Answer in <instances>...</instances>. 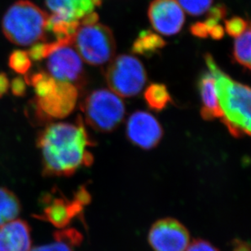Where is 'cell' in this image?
<instances>
[{
    "label": "cell",
    "instance_id": "obj_3",
    "mask_svg": "<svg viewBox=\"0 0 251 251\" xmlns=\"http://www.w3.org/2000/svg\"><path fill=\"white\" fill-rule=\"evenodd\" d=\"M49 15L29 0H19L5 12L4 36L18 46H29L45 39Z\"/></svg>",
    "mask_w": 251,
    "mask_h": 251
},
{
    "label": "cell",
    "instance_id": "obj_16",
    "mask_svg": "<svg viewBox=\"0 0 251 251\" xmlns=\"http://www.w3.org/2000/svg\"><path fill=\"white\" fill-rule=\"evenodd\" d=\"M166 44L164 39L158 34L150 30H144L133 43L131 51L133 53L150 57L157 54Z\"/></svg>",
    "mask_w": 251,
    "mask_h": 251
},
{
    "label": "cell",
    "instance_id": "obj_8",
    "mask_svg": "<svg viewBox=\"0 0 251 251\" xmlns=\"http://www.w3.org/2000/svg\"><path fill=\"white\" fill-rule=\"evenodd\" d=\"M49 44V52L45 58L49 75L56 81L69 82L79 89L85 84L84 70L79 54L69 42Z\"/></svg>",
    "mask_w": 251,
    "mask_h": 251
},
{
    "label": "cell",
    "instance_id": "obj_29",
    "mask_svg": "<svg viewBox=\"0 0 251 251\" xmlns=\"http://www.w3.org/2000/svg\"><path fill=\"white\" fill-rule=\"evenodd\" d=\"M74 199L79 202L82 206H85L92 201V196L84 186H81L75 192Z\"/></svg>",
    "mask_w": 251,
    "mask_h": 251
},
{
    "label": "cell",
    "instance_id": "obj_14",
    "mask_svg": "<svg viewBox=\"0 0 251 251\" xmlns=\"http://www.w3.org/2000/svg\"><path fill=\"white\" fill-rule=\"evenodd\" d=\"M31 228L25 220H15L0 227V251H29Z\"/></svg>",
    "mask_w": 251,
    "mask_h": 251
},
{
    "label": "cell",
    "instance_id": "obj_6",
    "mask_svg": "<svg viewBox=\"0 0 251 251\" xmlns=\"http://www.w3.org/2000/svg\"><path fill=\"white\" fill-rule=\"evenodd\" d=\"M85 120L91 127L100 132H112L122 122L126 114L125 104L114 92L97 89L87 95L81 104Z\"/></svg>",
    "mask_w": 251,
    "mask_h": 251
},
{
    "label": "cell",
    "instance_id": "obj_11",
    "mask_svg": "<svg viewBox=\"0 0 251 251\" xmlns=\"http://www.w3.org/2000/svg\"><path fill=\"white\" fill-rule=\"evenodd\" d=\"M148 15L152 28L165 36L178 34L185 22L184 11L177 0H153Z\"/></svg>",
    "mask_w": 251,
    "mask_h": 251
},
{
    "label": "cell",
    "instance_id": "obj_32",
    "mask_svg": "<svg viewBox=\"0 0 251 251\" xmlns=\"http://www.w3.org/2000/svg\"><path fill=\"white\" fill-rule=\"evenodd\" d=\"M248 69H249V70H251V65H249V66H248Z\"/></svg>",
    "mask_w": 251,
    "mask_h": 251
},
{
    "label": "cell",
    "instance_id": "obj_12",
    "mask_svg": "<svg viewBox=\"0 0 251 251\" xmlns=\"http://www.w3.org/2000/svg\"><path fill=\"white\" fill-rule=\"evenodd\" d=\"M162 126L153 115L145 111H136L126 123V136L133 145L143 150L156 147L162 140Z\"/></svg>",
    "mask_w": 251,
    "mask_h": 251
},
{
    "label": "cell",
    "instance_id": "obj_15",
    "mask_svg": "<svg viewBox=\"0 0 251 251\" xmlns=\"http://www.w3.org/2000/svg\"><path fill=\"white\" fill-rule=\"evenodd\" d=\"M198 87L202 107L201 114L205 120L222 119L223 111L218 97L216 82L212 73L204 72L198 78Z\"/></svg>",
    "mask_w": 251,
    "mask_h": 251
},
{
    "label": "cell",
    "instance_id": "obj_5",
    "mask_svg": "<svg viewBox=\"0 0 251 251\" xmlns=\"http://www.w3.org/2000/svg\"><path fill=\"white\" fill-rule=\"evenodd\" d=\"M101 2L102 0H46L51 12L48 30L56 37V41L73 44V38L78 26L95 13Z\"/></svg>",
    "mask_w": 251,
    "mask_h": 251
},
{
    "label": "cell",
    "instance_id": "obj_25",
    "mask_svg": "<svg viewBox=\"0 0 251 251\" xmlns=\"http://www.w3.org/2000/svg\"><path fill=\"white\" fill-rule=\"evenodd\" d=\"M49 43H36L27 51L31 61H41L46 58L49 52Z\"/></svg>",
    "mask_w": 251,
    "mask_h": 251
},
{
    "label": "cell",
    "instance_id": "obj_26",
    "mask_svg": "<svg viewBox=\"0 0 251 251\" xmlns=\"http://www.w3.org/2000/svg\"><path fill=\"white\" fill-rule=\"evenodd\" d=\"M29 251H74V250L73 247L70 245L60 241H56L54 243L34 247Z\"/></svg>",
    "mask_w": 251,
    "mask_h": 251
},
{
    "label": "cell",
    "instance_id": "obj_28",
    "mask_svg": "<svg viewBox=\"0 0 251 251\" xmlns=\"http://www.w3.org/2000/svg\"><path fill=\"white\" fill-rule=\"evenodd\" d=\"M185 251H220L214 247L210 242H206L205 240H194L190 246L188 247V249Z\"/></svg>",
    "mask_w": 251,
    "mask_h": 251
},
{
    "label": "cell",
    "instance_id": "obj_9",
    "mask_svg": "<svg viewBox=\"0 0 251 251\" xmlns=\"http://www.w3.org/2000/svg\"><path fill=\"white\" fill-rule=\"evenodd\" d=\"M78 89L69 82H59L52 92L41 98H35L29 112H34V121L48 122L69 116L75 109Z\"/></svg>",
    "mask_w": 251,
    "mask_h": 251
},
{
    "label": "cell",
    "instance_id": "obj_13",
    "mask_svg": "<svg viewBox=\"0 0 251 251\" xmlns=\"http://www.w3.org/2000/svg\"><path fill=\"white\" fill-rule=\"evenodd\" d=\"M44 207L40 215H34L39 220H44L57 228H65L75 219L83 217V207L77 201L69 200L65 197H54L46 194L43 198Z\"/></svg>",
    "mask_w": 251,
    "mask_h": 251
},
{
    "label": "cell",
    "instance_id": "obj_21",
    "mask_svg": "<svg viewBox=\"0 0 251 251\" xmlns=\"http://www.w3.org/2000/svg\"><path fill=\"white\" fill-rule=\"evenodd\" d=\"M8 65L17 74L25 75L31 67V59L27 51L15 50L9 56Z\"/></svg>",
    "mask_w": 251,
    "mask_h": 251
},
{
    "label": "cell",
    "instance_id": "obj_4",
    "mask_svg": "<svg viewBox=\"0 0 251 251\" xmlns=\"http://www.w3.org/2000/svg\"><path fill=\"white\" fill-rule=\"evenodd\" d=\"M98 21L95 12L80 25L73 38V45L82 60L94 66L110 62L116 51L113 32Z\"/></svg>",
    "mask_w": 251,
    "mask_h": 251
},
{
    "label": "cell",
    "instance_id": "obj_19",
    "mask_svg": "<svg viewBox=\"0 0 251 251\" xmlns=\"http://www.w3.org/2000/svg\"><path fill=\"white\" fill-rule=\"evenodd\" d=\"M25 80L27 84L34 87L37 98H41L49 95L53 91L57 83L55 78L51 77L49 73L44 71H39L31 75L27 74Z\"/></svg>",
    "mask_w": 251,
    "mask_h": 251
},
{
    "label": "cell",
    "instance_id": "obj_2",
    "mask_svg": "<svg viewBox=\"0 0 251 251\" xmlns=\"http://www.w3.org/2000/svg\"><path fill=\"white\" fill-rule=\"evenodd\" d=\"M205 61L216 82L223 124L234 137L251 136V87L232 79L210 54L205 55Z\"/></svg>",
    "mask_w": 251,
    "mask_h": 251
},
{
    "label": "cell",
    "instance_id": "obj_18",
    "mask_svg": "<svg viewBox=\"0 0 251 251\" xmlns=\"http://www.w3.org/2000/svg\"><path fill=\"white\" fill-rule=\"evenodd\" d=\"M145 100L150 109L155 111H162L172 101L167 87L162 83H152L146 88Z\"/></svg>",
    "mask_w": 251,
    "mask_h": 251
},
{
    "label": "cell",
    "instance_id": "obj_33",
    "mask_svg": "<svg viewBox=\"0 0 251 251\" xmlns=\"http://www.w3.org/2000/svg\"><path fill=\"white\" fill-rule=\"evenodd\" d=\"M249 27H250V28H251V22H249Z\"/></svg>",
    "mask_w": 251,
    "mask_h": 251
},
{
    "label": "cell",
    "instance_id": "obj_20",
    "mask_svg": "<svg viewBox=\"0 0 251 251\" xmlns=\"http://www.w3.org/2000/svg\"><path fill=\"white\" fill-rule=\"evenodd\" d=\"M232 56L238 64L248 68L251 64V29L236 39Z\"/></svg>",
    "mask_w": 251,
    "mask_h": 251
},
{
    "label": "cell",
    "instance_id": "obj_27",
    "mask_svg": "<svg viewBox=\"0 0 251 251\" xmlns=\"http://www.w3.org/2000/svg\"><path fill=\"white\" fill-rule=\"evenodd\" d=\"M27 83L25 78L21 77H15L12 79L10 87L12 91V94L15 97H24L26 93Z\"/></svg>",
    "mask_w": 251,
    "mask_h": 251
},
{
    "label": "cell",
    "instance_id": "obj_24",
    "mask_svg": "<svg viewBox=\"0 0 251 251\" xmlns=\"http://www.w3.org/2000/svg\"><path fill=\"white\" fill-rule=\"evenodd\" d=\"M55 239L56 241L64 242L70 245L71 247L79 246L82 241V236L78 231L76 229H62L55 232Z\"/></svg>",
    "mask_w": 251,
    "mask_h": 251
},
{
    "label": "cell",
    "instance_id": "obj_17",
    "mask_svg": "<svg viewBox=\"0 0 251 251\" xmlns=\"http://www.w3.org/2000/svg\"><path fill=\"white\" fill-rule=\"evenodd\" d=\"M22 211L17 196L6 188H0V227L17 220Z\"/></svg>",
    "mask_w": 251,
    "mask_h": 251
},
{
    "label": "cell",
    "instance_id": "obj_22",
    "mask_svg": "<svg viewBox=\"0 0 251 251\" xmlns=\"http://www.w3.org/2000/svg\"><path fill=\"white\" fill-rule=\"evenodd\" d=\"M214 0H177L180 7L193 17L204 14L210 9Z\"/></svg>",
    "mask_w": 251,
    "mask_h": 251
},
{
    "label": "cell",
    "instance_id": "obj_10",
    "mask_svg": "<svg viewBox=\"0 0 251 251\" xmlns=\"http://www.w3.org/2000/svg\"><path fill=\"white\" fill-rule=\"evenodd\" d=\"M189 232L178 220L166 218L157 220L150 228L148 240L154 251H185Z\"/></svg>",
    "mask_w": 251,
    "mask_h": 251
},
{
    "label": "cell",
    "instance_id": "obj_30",
    "mask_svg": "<svg viewBox=\"0 0 251 251\" xmlns=\"http://www.w3.org/2000/svg\"><path fill=\"white\" fill-rule=\"evenodd\" d=\"M9 87V80L7 75L5 73L0 72V98L7 94Z\"/></svg>",
    "mask_w": 251,
    "mask_h": 251
},
{
    "label": "cell",
    "instance_id": "obj_1",
    "mask_svg": "<svg viewBox=\"0 0 251 251\" xmlns=\"http://www.w3.org/2000/svg\"><path fill=\"white\" fill-rule=\"evenodd\" d=\"M94 145L81 115L74 124L47 126L37 138L41 153L43 173L46 176H71L82 167L93 163L88 148Z\"/></svg>",
    "mask_w": 251,
    "mask_h": 251
},
{
    "label": "cell",
    "instance_id": "obj_7",
    "mask_svg": "<svg viewBox=\"0 0 251 251\" xmlns=\"http://www.w3.org/2000/svg\"><path fill=\"white\" fill-rule=\"evenodd\" d=\"M105 79L115 94L132 97L142 91L147 82V74L136 57L123 54L110 61L105 70Z\"/></svg>",
    "mask_w": 251,
    "mask_h": 251
},
{
    "label": "cell",
    "instance_id": "obj_23",
    "mask_svg": "<svg viewBox=\"0 0 251 251\" xmlns=\"http://www.w3.org/2000/svg\"><path fill=\"white\" fill-rule=\"evenodd\" d=\"M249 28V22L242 17H233L225 22V30L233 38H238Z\"/></svg>",
    "mask_w": 251,
    "mask_h": 251
},
{
    "label": "cell",
    "instance_id": "obj_31",
    "mask_svg": "<svg viewBox=\"0 0 251 251\" xmlns=\"http://www.w3.org/2000/svg\"><path fill=\"white\" fill-rule=\"evenodd\" d=\"M233 251H251V245L247 242L236 240L233 242Z\"/></svg>",
    "mask_w": 251,
    "mask_h": 251
}]
</instances>
